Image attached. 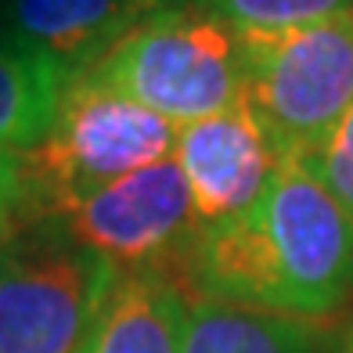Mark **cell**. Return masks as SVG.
I'll use <instances>...</instances> for the list:
<instances>
[{"instance_id":"7c38bea8","label":"cell","mask_w":353,"mask_h":353,"mask_svg":"<svg viewBox=\"0 0 353 353\" xmlns=\"http://www.w3.org/2000/svg\"><path fill=\"white\" fill-rule=\"evenodd\" d=\"M191 8L245 33V29H288L321 22L350 11L353 0H191Z\"/></svg>"},{"instance_id":"4fadbf2b","label":"cell","mask_w":353,"mask_h":353,"mask_svg":"<svg viewBox=\"0 0 353 353\" xmlns=\"http://www.w3.org/2000/svg\"><path fill=\"white\" fill-rule=\"evenodd\" d=\"M303 163L321 184L325 191L343 205V213L353 220V105L339 116V123L321 137V144L310 152L296 159Z\"/></svg>"},{"instance_id":"9a60e30c","label":"cell","mask_w":353,"mask_h":353,"mask_svg":"<svg viewBox=\"0 0 353 353\" xmlns=\"http://www.w3.org/2000/svg\"><path fill=\"white\" fill-rule=\"evenodd\" d=\"M328 353H353V317L328 335Z\"/></svg>"},{"instance_id":"30bf717a","label":"cell","mask_w":353,"mask_h":353,"mask_svg":"<svg viewBox=\"0 0 353 353\" xmlns=\"http://www.w3.org/2000/svg\"><path fill=\"white\" fill-rule=\"evenodd\" d=\"M328 335L317 321L188 296L181 353H328Z\"/></svg>"},{"instance_id":"8992f818","label":"cell","mask_w":353,"mask_h":353,"mask_svg":"<svg viewBox=\"0 0 353 353\" xmlns=\"http://www.w3.org/2000/svg\"><path fill=\"white\" fill-rule=\"evenodd\" d=\"M47 220L119 270H152L181 288L188 281L191 249L202 234V220L195 216L173 155L94 188Z\"/></svg>"},{"instance_id":"5b68a950","label":"cell","mask_w":353,"mask_h":353,"mask_svg":"<svg viewBox=\"0 0 353 353\" xmlns=\"http://www.w3.org/2000/svg\"><path fill=\"white\" fill-rule=\"evenodd\" d=\"M119 267L33 220L0 245V353H79Z\"/></svg>"},{"instance_id":"277c9868","label":"cell","mask_w":353,"mask_h":353,"mask_svg":"<svg viewBox=\"0 0 353 353\" xmlns=\"http://www.w3.org/2000/svg\"><path fill=\"white\" fill-rule=\"evenodd\" d=\"M238 54L245 105L285 159L310 155L353 105V8L307 26L245 29Z\"/></svg>"},{"instance_id":"6da1fadb","label":"cell","mask_w":353,"mask_h":353,"mask_svg":"<svg viewBox=\"0 0 353 353\" xmlns=\"http://www.w3.org/2000/svg\"><path fill=\"white\" fill-rule=\"evenodd\" d=\"M184 288L325 325L353 299V220L307 166L285 159L245 213L202 228Z\"/></svg>"},{"instance_id":"2e32d148","label":"cell","mask_w":353,"mask_h":353,"mask_svg":"<svg viewBox=\"0 0 353 353\" xmlns=\"http://www.w3.org/2000/svg\"><path fill=\"white\" fill-rule=\"evenodd\" d=\"M170 4H191V0H170Z\"/></svg>"},{"instance_id":"3957f363","label":"cell","mask_w":353,"mask_h":353,"mask_svg":"<svg viewBox=\"0 0 353 353\" xmlns=\"http://www.w3.org/2000/svg\"><path fill=\"white\" fill-rule=\"evenodd\" d=\"M87 76L134 98L173 126L245 98L238 33L191 4H173L134 26Z\"/></svg>"},{"instance_id":"5bb4252c","label":"cell","mask_w":353,"mask_h":353,"mask_svg":"<svg viewBox=\"0 0 353 353\" xmlns=\"http://www.w3.org/2000/svg\"><path fill=\"white\" fill-rule=\"evenodd\" d=\"M29 223L26 152H0V245Z\"/></svg>"},{"instance_id":"9c48e42d","label":"cell","mask_w":353,"mask_h":353,"mask_svg":"<svg viewBox=\"0 0 353 353\" xmlns=\"http://www.w3.org/2000/svg\"><path fill=\"white\" fill-rule=\"evenodd\" d=\"M188 292L152 270H119L79 353H181Z\"/></svg>"},{"instance_id":"52a82bcc","label":"cell","mask_w":353,"mask_h":353,"mask_svg":"<svg viewBox=\"0 0 353 353\" xmlns=\"http://www.w3.org/2000/svg\"><path fill=\"white\" fill-rule=\"evenodd\" d=\"M173 163L181 170L202 228L245 213L263 195L285 155L245 98L195 123L176 126Z\"/></svg>"},{"instance_id":"ba28073f","label":"cell","mask_w":353,"mask_h":353,"mask_svg":"<svg viewBox=\"0 0 353 353\" xmlns=\"http://www.w3.org/2000/svg\"><path fill=\"white\" fill-rule=\"evenodd\" d=\"M170 0H0V33L58 58L76 76L94 69L134 26Z\"/></svg>"},{"instance_id":"8fae6325","label":"cell","mask_w":353,"mask_h":353,"mask_svg":"<svg viewBox=\"0 0 353 353\" xmlns=\"http://www.w3.org/2000/svg\"><path fill=\"white\" fill-rule=\"evenodd\" d=\"M72 69L0 33V152H29L47 137Z\"/></svg>"},{"instance_id":"7a4b0ae2","label":"cell","mask_w":353,"mask_h":353,"mask_svg":"<svg viewBox=\"0 0 353 353\" xmlns=\"http://www.w3.org/2000/svg\"><path fill=\"white\" fill-rule=\"evenodd\" d=\"M176 126L87 72L72 76L54 123L26 152L29 223L58 216L108 181L173 155Z\"/></svg>"}]
</instances>
